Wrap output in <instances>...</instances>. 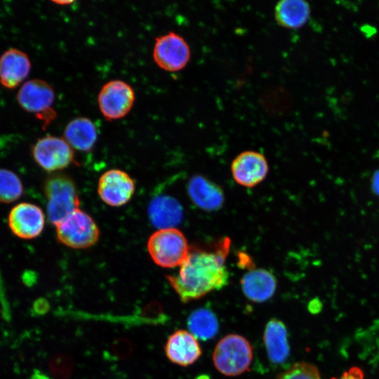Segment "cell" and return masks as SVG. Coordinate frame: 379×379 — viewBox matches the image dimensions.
Here are the masks:
<instances>
[{"label": "cell", "mask_w": 379, "mask_h": 379, "mask_svg": "<svg viewBox=\"0 0 379 379\" xmlns=\"http://www.w3.org/2000/svg\"><path fill=\"white\" fill-rule=\"evenodd\" d=\"M230 245V239L225 238L211 248L190 247L178 273L166 276L183 303L227 285L229 272L225 263Z\"/></svg>", "instance_id": "6da1fadb"}, {"label": "cell", "mask_w": 379, "mask_h": 379, "mask_svg": "<svg viewBox=\"0 0 379 379\" xmlns=\"http://www.w3.org/2000/svg\"><path fill=\"white\" fill-rule=\"evenodd\" d=\"M47 215L55 226L79 208V198L74 181L65 174H53L44 182Z\"/></svg>", "instance_id": "7a4b0ae2"}, {"label": "cell", "mask_w": 379, "mask_h": 379, "mask_svg": "<svg viewBox=\"0 0 379 379\" xmlns=\"http://www.w3.org/2000/svg\"><path fill=\"white\" fill-rule=\"evenodd\" d=\"M252 359L251 344L238 334H229L220 339L213 353L215 367L226 376H236L248 371Z\"/></svg>", "instance_id": "3957f363"}, {"label": "cell", "mask_w": 379, "mask_h": 379, "mask_svg": "<svg viewBox=\"0 0 379 379\" xmlns=\"http://www.w3.org/2000/svg\"><path fill=\"white\" fill-rule=\"evenodd\" d=\"M147 248L154 262L164 268L180 266L190 250L186 237L177 228L157 230L149 237Z\"/></svg>", "instance_id": "277c9868"}, {"label": "cell", "mask_w": 379, "mask_h": 379, "mask_svg": "<svg viewBox=\"0 0 379 379\" xmlns=\"http://www.w3.org/2000/svg\"><path fill=\"white\" fill-rule=\"evenodd\" d=\"M58 240L75 249H84L95 245L100 231L93 219L78 208L55 225Z\"/></svg>", "instance_id": "5b68a950"}, {"label": "cell", "mask_w": 379, "mask_h": 379, "mask_svg": "<svg viewBox=\"0 0 379 379\" xmlns=\"http://www.w3.org/2000/svg\"><path fill=\"white\" fill-rule=\"evenodd\" d=\"M135 92L131 85L119 80L105 83L99 91L98 103L102 116L109 121L124 117L132 109Z\"/></svg>", "instance_id": "8992f818"}, {"label": "cell", "mask_w": 379, "mask_h": 379, "mask_svg": "<svg viewBox=\"0 0 379 379\" xmlns=\"http://www.w3.org/2000/svg\"><path fill=\"white\" fill-rule=\"evenodd\" d=\"M36 163L48 172H56L74 161V149L63 138L46 135L36 140L32 149Z\"/></svg>", "instance_id": "52a82bcc"}, {"label": "cell", "mask_w": 379, "mask_h": 379, "mask_svg": "<svg viewBox=\"0 0 379 379\" xmlns=\"http://www.w3.org/2000/svg\"><path fill=\"white\" fill-rule=\"evenodd\" d=\"M152 55L154 61L161 69L178 72L189 62L191 51L182 36L169 32L156 38Z\"/></svg>", "instance_id": "ba28073f"}, {"label": "cell", "mask_w": 379, "mask_h": 379, "mask_svg": "<svg viewBox=\"0 0 379 379\" xmlns=\"http://www.w3.org/2000/svg\"><path fill=\"white\" fill-rule=\"evenodd\" d=\"M135 190L134 180L125 171L110 169L99 178L98 193L101 200L112 207L127 204Z\"/></svg>", "instance_id": "9c48e42d"}, {"label": "cell", "mask_w": 379, "mask_h": 379, "mask_svg": "<svg viewBox=\"0 0 379 379\" xmlns=\"http://www.w3.org/2000/svg\"><path fill=\"white\" fill-rule=\"evenodd\" d=\"M269 166L265 157L257 151L241 152L232 161L231 171L234 180L240 185L253 187L267 176Z\"/></svg>", "instance_id": "30bf717a"}, {"label": "cell", "mask_w": 379, "mask_h": 379, "mask_svg": "<svg viewBox=\"0 0 379 379\" xmlns=\"http://www.w3.org/2000/svg\"><path fill=\"white\" fill-rule=\"evenodd\" d=\"M8 226L13 234L24 239L38 237L45 225V216L38 206L20 203L15 206L8 215Z\"/></svg>", "instance_id": "8fae6325"}, {"label": "cell", "mask_w": 379, "mask_h": 379, "mask_svg": "<svg viewBox=\"0 0 379 379\" xmlns=\"http://www.w3.org/2000/svg\"><path fill=\"white\" fill-rule=\"evenodd\" d=\"M55 92L46 81L34 79L27 81L17 93L20 106L26 112L39 116L52 109Z\"/></svg>", "instance_id": "7c38bea8"}, {"label": "cell", "mask_w": 379, "mask_h": 379, "mask_svg": "<svg viewBox=\"0 0 379 379\" xmlns=\"http://www.w3.org/2000/svg\"><path fill=\"white\" fill-rule=\"evenodd\" d=\"M164 349L167 358L181 366L194 364L202 354L197 338L183 329L177 330L169 336Z\"/></svg>", "instance_id": "4fadbf2b"}, {"label": "cell", "mask_w": 379, "mask_h": 379, "mask_svg": "<svg viewBox=\"0 0 379 379\" xmlns=\"http://www.w3.org/2000/svg\"><path fill=\"white\" fill-rule=\"evenodd\" d=\"M31 62L21 50L9 48L0 56V83L6 88H15L29 75Z\"/></svg>", "instance_id": "5bb4252c"}, {"label": "cell", "mask_w": 379, "mask_h": 379, "mask_svg": "<svg viewBox=\"0 0 379 379\" xmlns=\"http://www.w3.org/2000/svg\"><path fill=\"white\" fill-rule=\"evenodd\" d=\"M190 199L199 208L207 211L220 209L225 201L222 189L205 177L192 176L187 185Z\"/></svg>", "instance_id": "9a60e30c"}, {"label": "cell", "mask_w": 379, "mask_h": 379, "mask_svg": "<svg viewBox=\"0 0 379 379\" xmlns=\"http://www.w3.org/2000/svg\"><path fill=\"white\" fill-rule=\"evenodd\" d=\"M148 215L152 225L158 230L176 228L182 222L183 208L174 197L161 195L150 201Z\"/></svg>", "instance_id": "2e32d148"}, {"label": "cell", "mask_w": 379, "mask_h": 379, "mask_svg": "<svg viewBox=\"0 0 379 379\" xmlns=\"http://www.w3.org/2000/svg\"><path fill=\"white\" fill-rule=\"evenodd\" d=\"M245 296L255 302H262L271 298L277 288V279L265 269H251L241 279Z\"/></svg>", "instance_id": "e0dca14e"}, {"label": "cell", "mask_w": 379, "mask_h": 379, "mask_svg": "<svg viewBox=\"0 0 379 379\" xmlns=\"http://www.w3.org/2000/svg\"><path fill=\"white\" fill-rule=\"evenodd\" d=\"M63 138L73 149L89 152L97 141L98 130L89 118L77 117L66 125Z\"/></svg>", "instance_id": "ac0fdd59"}, {"label": "cell", "mask_w": 379, "mask_h": 379, "mask_svg": "<svg viewBox=\"0 0 379 379\" xmlns=\"http://www.w3.org/2000/svg\"><path fill=\"white\" fill-rule=\"evenodd\" d=\"M263 341L267 357L275 364L284 363L288 359L290 347L287 330L284 324L276 319L270 320L265 328Z\"/></svg>", "instance_id": "d6986e66"}, {"label": "cell", "mask_w": 379, "mask_h": 379, "mask_svg": "<svg viewBox=\"0 0 379 379\" xmlns=\"http://www.w3.org/2000/svg\"><path fill=\"white\" fill-rule=\"evenodd\" d=\"M310 7L302 0H282L274 8V18L280 26L288 29H298L308 20Z\"/></svg>", "instance_id": "ffe728a7"}, {"label": "cell", "mask_w": 379, "mask_h": 379, "mask_svg": "<svg viewBox=\"0 0 379 379\" xmlns=\"http://www.w3.org/2000/svg\"><path fill=\"white\" fill-rule=\"evenodd\" d=\"M188 328L197 338L207 340L218 333V319L211 310L200 308L192 312L187 319Z\"/></svg>", "instance_id": "44dd1931"}, {"label": "cell", "mask_w": 379, "mask_h": 379, "mask_svg": "<svg viewBox=\"0 0 379 379\" xmlns=\"http://www.w3.org/2000/svg\"><path fill=\"white\" fill-rule=\"evenodd\" d=\"M23 190L22 183L15 173L0 168V203L8 204L18 200Z\"/></svg>", "instance_id": "7402d4cb"}, {"label": "cell", "mask_w": 379, "mask_h": 379, "mask_svg": "<svg viewBox=\"0 0 379 379\" xmlns=\"http://www.w3.org/2000/svg\"><path fill=\"white\" fill-rule=\"evenodd\" d=\"M277 379H321L318 368L305 361L297 362L281 373Z\"/></svg>", "instance_id": "603a6c76"}, {"label": "cell", "mask_w": 379, "mask_h": 379, "mask_svg": "<svg viewBox=\"0 0 379 379\" xmlns=\"http://www.w3.org/2000/svg\"><path fill=\"white\" fill-rule=\"evenodd\" d=\"M73 366L72 359L65 354L53 357L48 364L49 369L53 375L60 378H68L73 371Z\"/></svg>", "instance_id": "cb8c5ba5"}, {"label": "cell", "mask_w": 379, "mask_h": 379, "mask_svg": "<svg viewBox=\"0 0 379 379\" xmlns=\"http://www.w3.org/2000/svg\"><path fill=\"white\" fill-rule=\"evenodd\" d=\"M141 319L149 324H159L165 319L162 307L159 302H153L146 305L140 314Z\"/></svg>", "instance_id": "d4e9b609"}, {"label": "cell", "mask_w": 379, "mask_h": 379, "mask_svg": "<svg viewBox=\"0 0 379 379\" xmlns=\"http://www.w3.org/2000/svg\"><path fill=\"white\" fill-rule=\"evenodd\" d=\"M133 345L124 338L116 339L112 344V351L120 359L128 358L133 352Z\"/></svg>", "instance_id": "484cf974"}, {"label": "cell", "mask_w": 379, "mask_h": 379, "mask_svg": "<svg viewBox=\"0 0 379 379\" xmlns=\"http://www.w3.org/2000/svg\"><path fill=\"white\" fill-rule=\"evenodd\" d=\"M364 373L363 370L359 366H352L345 371L340 377H333L330 379H364Z\"/></svg>", "instance_id": "4316f807"}, {"label": "cell", "mask_w": 379, "mask_h": 379, "mask_svg": "<svg viewBox=\"0 0 379 379\" xmlns=\"http://www.w3.org/2000/svg\"><path fill=\"white\" fill-rule=\"evenodd\" d=\"M49 310V303L45 298L37 299L33 304L32 311L36 315H43Z\"/></svg>", "instance_id": "83f0119b"}, {"label": "cell", "mask_w": 379, "mask_h": 379, "mask_svg": "<svg viewBox=\"0 0 379 379\" xmlns=\"http://www.w3.org/2000/svg\"><path fill=\"white\" fill-rule=\"evenodd\" d=\"M371 187L373 192L379 196V170L376 171L373 175Z\"/></svg>", "instance_id": "f1b7e54d"}, {"label": "cell", "mask_w": 379, "mask_h": 379, "mask_svg": "<svg viewBox=\"0 0 379 379\" xmlns=\"http://www.w3.org/2000/svg\"><path fill=\"white\" fill-rule=\"evenodd\" d=\"M29 379H51L48 375L39 370L34 371Z\"/></svg>", "instance_id": "f546056e"}, {"label": "cell", "mask_w": 379, "mask_h": 379, "mask_svg": "<svg viewBox=\"0 0 379 379\" xmlns=\"http://www.w3.org/2000/svg\"><path fill=\"white\" fill-rule=\"evenodd\" d=\"M73 2H74V1H67V0H65V1H53V3H55V4H56L58 5H60V6L71 4Z\"/></svg>", "instance_id": "4dcf8cb0"}]
</instances>
